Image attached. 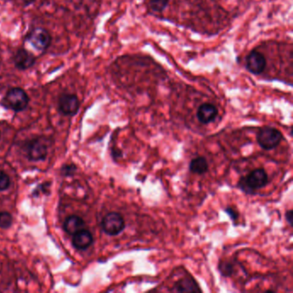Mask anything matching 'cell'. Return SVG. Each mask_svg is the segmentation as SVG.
<instances>
[{
  "instance_id": "cell-1",
  "label": "cell",
  "mask_w": 293,
  "mask_h": 293,
  "mask_svg": "<svg viewBox=\"0 0 293 293\" xmlns=\"http://www.w3.org/2000/svg\"><path fill=\"white\" fill-rule=\"evenodd\" d=\"M0 103L4 109L16 113L22 112L29 106V97L22 88H11L5 93Z\"/></svg>"
},
{
  "instance_id": "cell-2",
  "label": "cell",
  "mask_w": 293,
  "mask_h": 293,
  "mask_svg": "<svg viewBox=\"0 0 293 293\" xmlns=\"http://www.w3.org/2000/svg\"><path fill=\"white\" fill-rule=\"evenodd\" d=\"M268 176L264 169L259 168L252 170L245 177L239 181L237 187L243 192L252 195L258 189L264 188L268 184Z\"/></svg>"
},
{
  "instance_id": "cell-3",
  "label": "cell",
  "mask_w": 293,
  "mask_h": 293,
  "mask_svg": "<svg viewBox=\"0 0 293 293\" xmlns=\"http://www.w3.org/2000/svg\"><path fill=\"white\" fill-rule=\"evenodd\" d=\"M26 41L35 50L44 53L49 48L52 43V36L48 30L41 27L31 29L26 36Z\"/></svg>"
},
{
  "instance_id": "cell-4",
  "label": "cell",
  "mask_w": 293,
  "mask_h": 293,
  "mask_svg": "<svg viewBox=\"0 0 293 293\" xmlns=\"http://www.w3.org/2000/svg\"><path fill=\"white\" fill-rule=\"evenodd\" d=\"M282 139V133L274 127H261L256 135L258 145L266 151H271L276 148Z\"/></svg>"
},
{
  "instance_id": "cell-5",
  "label": "cell",
  "mask_w": 293,
  "mask_h": 293,
  "mask_svg": "<svg viewBox=\"0 0 293 293\" xmlns=\"http://www.w3.org/2000/svg\"><path fill=\"white\" fill-rule=\"evenodd\" d=\"M101 228L107 235H117L126 228V223L121 214L118 213H109L105 215L101 221Z\"/></svg>"
},
{
  "instance_id": "cell-6",
  "label": "cell",
  "mask_w": 293,
  "mask_h": 293,
  "mask_svg": "<svg viewBox=\"0 0 293 293\" xmlns=\"http://www.w3.org/2000/svg\"><path fill=\"white\" fill-rule=\"evenodd\" d=\"M26 156L30 161H42L47 156V145L41 138H34L26 143Z\"/></svg>"
},
{
  "instance_id": "cell-7",
  "label": "cell",
  "mask_w": 293,
  "mask_h": 293,
  "mask_svg": "<svg viewBox=\"0 0 293 293\" xmlns=\"http://www.w3.org/2000/svg\"><path fill=\"white\" fill-rule=\"evenodd\" d=\"M58 107L59 112L66 116H75L80 108V101L78 96L70 93L60 95L59 98Z\"/></svg>"
},
{
  "instance_id": "cell-8",
  "label": "cell",
  "mask_w": 293,
  "mask_h": 293,
  "mask_svg": "<svg viewBox=\"0 0 293 293\" xmlns=\"http://www.w3.org/2000/svg\"><path fill=\"white\" fill-rule=\"evenodd\" d=\"M266 66V57L260 51H251L250 54L247 55L245 67L250 73L254 75H261L264 73Z\"/></svg>"
},
{
  "instance_id": "cell-9",
  "label": "cell",
  "mask_w": 293,
  "mask_h": 293,
  "mask_svg": "<svg viewBox=\"0 0 293 293\" xmlns=\"http://www.w3.org/2000/svg\"><path fill=\"white\" fill-rule=\"evenodd\" d=\"M12 61L16 68L20 71H27L37 64V57L31 52L23 47H20L15 52Z\"/></svg>"
},
{
  "instance_id": "cell-10",
  "label": "cell",
  "mask_w": 293,
  "mask_h": 293,
  "mask_svg": "<svg viewBox=\"0 0 293 293\" xmlns=\"http://www.w3.org/2000/svg\"><path fill=\"white\" fill-rule=\"evenodd\" d=\"M217 115H218V110H217V107L209 102L202 103L198 108L197 113H196L197 119L200 123L204 124V125L214 122L217 118Z\"/></svg>"
},
{
  "instance_id": "cell-11",
  "label": "cell",
  "mask_w": 293,
  "mask_h": 293,
  "mask_svg": "<svg viewBox=\"0 0 293 293\" xmlns=\"http://www.w3.org/2000/svg\"><path fill=\"white\" fill-rule=\"evenodd\" d=\"M93 243V235L88 230H81L73 235V244L77 250H87Z\"/></svg>"
},
{
  "instance_id": "cell-12",
  "label": "cell",
  "mask_w": 293,
  "mask_h": 293,
  "mask_svg": "<svg viewBox=\"0 0 293 293\" xmlns=\"http://www.w3.org/2000/svg\"><path fill=\"white\" fill-rule=\"evenodd\" d=\"M172 292L176 293H190V292H201L195 279L193 277L183 278L175 284Z\"/></svg>"
},
{
  "instance_id": "cell-13",
  "label": "cell",
  "mask_w": 293,
  "mask_h": 293,
  "mask_svg": "<svg viewBox=\"0 0 293 293\" xmlns=\"http://www.w3.org/2000/svg\"><path fill=\"white\" fill-rule=\"evenodd\" d=\"M85 225V223L82 217L77 215H72L69 216L65 219V223L63 225V228L67 234L69 235H75L77 232L83 230Z\"/></svg>"
},
{
  "instance_id": "cell-14",
  "label": "cell",
  "mask_w": 293,
  "mask_h": 293,
  "mask_svg": "<svg viewBox=\"0 0 293 293\" xmlns=\"http://www.w3.org/2000/svg\"><path fill=\"white\" fill-rule=\"evenodd\" d=\"M188 169L194 174L204 175L209 170V164L205 157L198 156L190 161Z\"/></svg>"
},
{
  "instance_id": "cell-15",
  "label": "cell",
  "mask_w": 293,
  "mask_h": 293,
  "mask_svg": "<svg viewBox=\"0 0 293 293\" xmlns=\"http://www.w3.org/2000/svg\"><path fill=\"white\" fill-rule=\"evenodd\" d=\"M169 5V0H149L148 8L154 13H162Z\"/></svg>"
},
{
  "instance_id": "cell-16",
  "label": "cell",
  "mask_w": 293,
  "mask_h": 293,
  "mask_svg": "<svg viewBox=\"0 0 293 293\" xmlns=\"http://www.w3.org/2000/svg\"><path fill=\"white\" fill-rule=\"evenodd\" d=\"M233 264L230 261H222L218 265V270L221 274L225 277H230L233 273Z\"/></svg>"
},
{
  "instance_id": "cell-17",
  "label": "cell",
  "mask_w": 293,
  "mask_h": 293,
  "mask_svg": "<svg viewBox=\"0 0 293 293\" xmlns=\"http://www.w3.org/2000/svg\"><path fill=\"white\" fill-rule=\"evenodd\" d=\"M13 222V217L11 214L6 212L0 214V227L3 229H8L11 227Z\"/></svg>"
},
{
  "instance_id": "cell-18",
  "label": "cell",
  "mask_w": 293,
  "mask_h": 293,
  "mask_svg": "<svg viewBox=\"0 0 293 293\" xmlns=\"http://www.w3.org/2000/svg\"><path fill=\"white\" fill-rule=\"evenodd\" d=\"M11 179L4 171H0V191H4L10 187Z\"/></svg>"
},
{
  "instance_id": "cell-19",
  "label": "cell",
  "mask_w": 293,
  "mask_h": 293,
  "mask_svg": "<svg viewBox=\"0 0 293 293\" xmlns=\"http://www.w3.org/2000/svg\"><path fill=\"white\" fill-rule=\"evenodd\" d=\"M76 170V167L73 165V164L65 165V166L62 167V174L64 175L65 176H72V175L74 174Z\"/></svg>"
},
{
  "instance_id": "cell-20",
  "label": "cell",
  "mask_w": 293,
  "mask_h": 293,
  "mask_svg": "<svg viewBox=\"0 0 293 293\" xmlns=\"http://www.w3.org/2000/svg\"><path fill=\"white\" fill-rule=\"evenodd\" d=\"M225 212L226 214H228L230 217H231V219H232L233 222H235L236 219H238L239 214L235 209H233L232 207L231 206H229V207H226L225 209Z\"/></svg>"
},
{
  "instance_id": "cell-21",
  "label": "cell",
  "mask_w": 293,
  "mask_h": 293,
  "mask_svg": "<svg viewBox=\"0 0 293 293\" xmlns=\"http://www.w3.org/2000/svg\"><path fill=\"white\" fill-rule=\"evenodd\" d=\"M286 219L287 222H288V224H289L291 226H293V210H288L286 211Z\"/></svg>"
},
{
  "instance_id": "cell-22",
  "label": "cell",
  "mask_w": 293,
  "mask_h": 293,
  "mask_svg": "<svg viewBox=\"0 0 293 293\" xmlns=\"http://www.w3.org/2000/svg\"><path fill=\"white\" fill-rule=\"evenodd\" d=\"M22 1V4L24 7H28L32 5L33 4H35L37 2V0H21Z\"/></svg>"
},
{
  "instance_id": "cell-23",
  "label": "cell",
  "mask_w": 293,
  "mask_h": 293,
  "mask_svg": "<svg viewBox=\"0 0 293 293\" xmlns=\"http://www.w3.org/2000/svg\"><path fill=\"white\" fill-rule=\"evenodd\" d=\"M0 137H1V134H0Z\"/></svg>"
}]
</instances>
